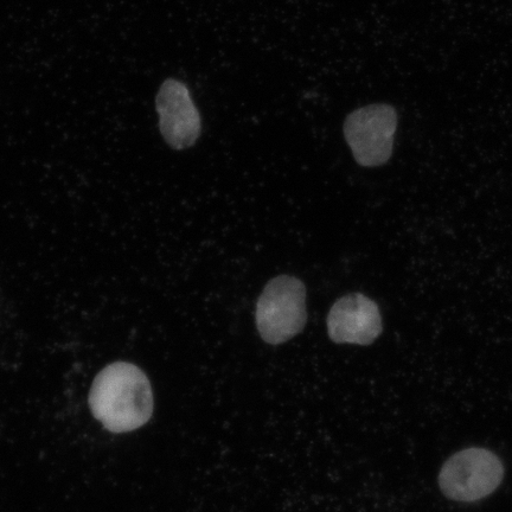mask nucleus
<instances>
[{
  "label": "nucleus",
  "instance_id": "obj_4",
  "mask_svg": "<svg viewBox=\"0 0 512 512\" xmlns=\"http://www.w3.org/2000/svg\"><path fill=\"white\" fill-rule=\"evenodd\" d=\"M398 113L386 104L368 105L345 119V140L356 162L364 168L386 164L393 155Z\"/></svg>",
  "mask_w": 512,
  "mask_h": 512
},
{
  "label": "nucleus",
  "instance_id": "obj_5",
  "mask_svg": "<svg viewBox=\"0 0 512 512\" xmlns=\"http://www.w3.org/2000/svg\"><path fill=\"white\" fill-rule=\"evenodd\" d=\"M156 107L165 142L178 151L194 146L201 136L202 120L187 85L166 80L159 89Z\"/></svg>",
  "mask_w": 512,
  "mask_h": 512
},
{
  "label": "nucleus",
  "instance_id": "obj_2",
  "mask_svg": "<svg viewBox=\"0 0 512 512\" xmlns=\"http://www.w3.org/2000/svg\"><path fill=\"white\" fill-rule=\"evenodd\" d=\"M255 319L261 338L268 344L280 345L299 335L307 322L302 280L291 275L272 279L256 304Z\"/></svg>",
  "mask_w": 512,
  "mask_h": 512
},
{
  "label": "nucleus",
  "instance_id": "obj_1",
  "mask_svg": "<svg viewBox=\"0 0 512 512\" xmlns=\"http://www.w3.org/2000/svg\"><path fill=\"white\" fill-rule=\"evenodd\" d=\"M88 402L94 418L117 434L138 430L153 414L151 383L142 369L127 362H115L100 371Z\"/></svg>",
  "mask_w": 512,
  "mask_h": 512
},
{
  "label": "nucleus",
  "instance_id": "obj_3",
  "mask_svg": "<svg viewBox=\"0 0 512 512\" xmlns=\"http://www.w3.org/2000/svg\"><path fill=\"white\" fill-rule=\"evenodd\" d=\"M504 479V465L496 453L470 447L454 453L441 467L438 483L451 501L473 503L498 489Z\"/></svg>",
  "mask_w": 512,
  "mask_h": 512
},
{
  "label": "nucleus",
  "instance_id": "obj_6",
  "mask_svg": "<svg viewBox=\"0 0 512 512\" xmlns=\"http://www.w3.org/2000/svg\"><path fill=\"white\" fill-rule=\"evenodd\" d=\"M328 332L337 344L374 343L382 332L379 306L361 293L338 299L328 316Z\"/></svg>",
  "mask_w": 512,
  "mask_h": 512
}]
</instances>
